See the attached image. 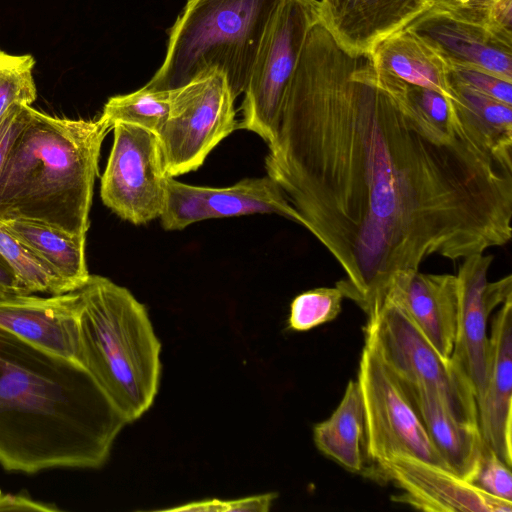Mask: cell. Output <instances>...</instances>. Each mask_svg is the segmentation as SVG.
Masks as SVG:
<instances>
[{"mask_svg":"<svg viewBox=\"0 0 512 512\" xmlns=\"http://www.w3.org/2000/svg\"><path fill=\"white\" fill-rule=\"evenodd\" d=\"M0 253L30 293L58 295L68 287L27 246L11 235L0 222Z\"/></svg>","mask_w":512,"mask_h":512,"instance_id":"cell-25","label":"cell"},{"mask_svg":"<svg viewBox=\"0 0 512 512\" xmlns=\"http://www.w3.org/2000/svg\"><path fill=\"white\" fill-rule=\"evenodd\" d=\"M364 342L398 380L434 389L460 422L478 426L472 386L452 358L442 356L394 302L385 298L367 316Z\"/></svg>","mask_w":512,"mask_h":512,"instance_id":"cell-6","label":"cell"},{"mask_svg":"<svg viewBox=\"0 0 512 512\" xmlns=\"http://www.w3.org/2000/svg\"><path fill=\"white\" fill-rule=\"evenodd\" d=\"M451 81L467 118L495 151L512 159V106Z\"/></svg>","mask_w":512,"mask_h":512,"instance_id":"cell-23","label":"cell"},{"mask_svg":"<svg viewBox=\"0 0 512 512\" xmlns=\"http://www.w3.org/2000/svg\"><path fill=\"white\" fill-rule=\"evenodd\" d=\"M405 29L427 43L451 65L470 66L512 82V45L485 27L429 8Z\"/></svg>","mask_w":512,"mask_h":512,"instance_id":"cell-18","label":"cell"},{"mask_svg":"<svg viewBox=\"0 0 512 512\" xmlns=\"http://www.w3.org/2000/svg\"><path fill=\"white\" fill-rule=\"evenodd\" d=\"M76 361L33 346L0 326V465L35 474L98 469L126 425Z\"/></svg>","mask_w":512,"mask_h":512,"instance_id":"cell-2","label":"cell"},{"mask_svg":"<svg viewBox=\"0 0 512 512\" xmlns=\"http://www.w3.org/2000/svg\"><path fill=\"white\" fill-rule=\"evenodd\" d=\"M235 99L225 75L218 71L170 90L168 116L157 134L169 177L197 170L237 129Z\"/></svg>","mask_w":512,"mask_h":512,"instance_id":"cell-8","label":"cell"},{"mask_svg":"<svg viewBox=\"0 0 512 512\" xmlns=\"http://www.w3.org/2000/svg\"><path fill=\"white\" fill-rule=\"evenodd\" d=\"M0 511L57 512L60 509L55 504L36 501L23 491L13 494L0 489Z\"/></svg>","mask_w":512,"mask_h":512,"instance_id":"cell-33","label":"cell"},{"mask_svg":"<svg viewBox=\"0 0 512 512\" xmlns=\"http://www.w3.org/2000/svg\"><path fill=\"white\" fill-rule=\"evenodd\" d=\"M81 297L77 362L127 424L152 406L160 385L161 343L145 306L110 279L90 275Z\"/></svg>","mask_w":512,"mask_h":512,"instance_id":"cell-4","label":"cell"},{"mask_svg":"<svg viewBox=\"0 0 512 512\" xmlns=\"http://www.w3.org/2000/svg\"><path fill=\"white\" fill-rule=\"evenodd\" d=\"M265 168L369 316L399 272L512 237V159L471 123L433 124L407 83L316 22L286 88Z\"/></svg>","mask_w":512,"mask_h":512,"instance_id":"cell-1","label":"cell"},{"mask_svg":"<svg viewBox=\"0 0 512 512\" xmlns=\"http://www.w3.org/2000/svg\"><path fill=\"white\" fill-rule=\"evenodd\" d=\"M320 20L318 0H281L259 45L237 129L273 142L283 97L310 28Z\"/></svg>","mask_w":512,"mask_h":512,"instance_id":"cell-7","label":"cell"},{"mask_svg":"<svg viewBox=\"0 0 512 512\" xmlns=\"http://www.w3.org/2000/svg\"><path fill=\"white\" fill-rule=\"evenodd\" d=\"M317 449L352 473L364 467V410L356 380H350L344 395L330 417L313 428Z\"/></svg>","mask_w":512,"mask_h":512,"instance_id":"cell-22","label":"cell"},{"mask_svg":"<svg viewBox=\"0 0 512 512\" xmlns=\"http://www.w3.org/2000/svg\"><path fill=\"white\" fill-rule=\"evenodd\" d=\"M34 66L32 55H15L0 49V120L13 105H31L36 100Z\"/></svg>","mask_w":512,"mask_h":512,"instance_id":"cell-26","label":"cell"},{"mask_svg":"<svg viewBox=\"0 0 512 512\" xmlns=\"http://www.w3.org/2000/svg\"><path fill=\"white\" fill-rule=\"evenodd\" d=\"M165 511H204V512H227V500L218 498L204 499L186 503L177 507L163 509Z\"/></svg>","mask_w":512,"mask_h":512,"instance_id":"cell-36","label":"cell"},{"mask_svg":"<svg viewBox=\"0 0 512 512\" xmlns=\"http://www.w3.org/2000/svg\"><path fill=\"white\" fill-rule=\"evenodd\" d=\"M451 78L484 95L512 106V82L482 69L451 65Z\"/></svg>","mask_w":512,"mask_h":512,"instance_id":"cell-29","label":"cell"},{"mask_svg":"<svg viewBox=\"0 0 512 512\" xmlns=\"http://www.w3.org/2000/svg\"><path fill=\"white\" fill-rule=\"evenodd\" d=\"M482 439L512 465V297L500 305L488 337L485 388L476 401Z\"/></svg>","mask_w":512,"mask_h":512,"instance_id":"cell-15","label":"cell"},{"mask_svg":"<svg viewBox=\"0 0 512 512\" xmlns=\"http://www.w3.org/2000/svg\"><path fill=\"white\" fill-rule=\"evenodd\" d=\"M385 298L407 314L442 356L451 357L459 306L456 275L402 271L393 278Z\"/></svg>","mask_w":512,"mask_h":512,"instance_id":"cell-17","label":"cell"},{"mask_svg":"<svg viewBox=\"0 0 512 512\" xmlns=\"http://www.w3.org/2000/svg\"><path fill=\"white\" fill-rule=\"evenodd\" d=\"M402 489L392 500L432 512H511L512 501L486 493L439 466L412 457L383 460L370 470Z\"/></svg>","mask_w":512,"mask_h":512,"instance_id":"cell-13","label":"cell"},{"mask_svg":"<svg viewBox=\"0 0 512 512\" xmlns=\"http://www.w3.org/2000/svg\"><path fill=\"white\" fill-rule=\"evenodd\" d=\"M485 28L512 45V0H497L490 6Z\"/></svg>","mask_w":512,"mask_h":512,"instance_id":"cell-32","label":"cell"},{"mask_svg":"<svg viewBox=\"0 0 512 512\" xmlns=\"http://www.w3.org/2000/svg\"><path fill=\"white\" fill-rule=\"evenodd\" d=\"M497 0H431V7L461 21L486 27L488 10Z\"/></svg>","mask_w":512,"mask_h":512,"instance_id":"cell-30","label":"cell"},{"mask_svg":"<svg viewBox=\"0 0 512 512\" xmlns=\"http://www.w3.org/2000/svg\"><path fill=\"white\" fill-rule=\"evenodd\" d=\"M373 63L411 85L434 90L457 101L451 66L420 36L404 29L379 42L369 53Z\"/></svg>","mask_w":512,"mask_h":512,"instance_id":"cell-20","label":"cell"},{"mask_svg":"<svg viewBox=\"0 0 512 512\" xmlns=\"http://www.w3.org/2000/svg\"><path fill=\"white\" fill-rule=\"evenodd\" d=\"M30 294L0 253V301Z\"/></svg>","mask_w":512,"mask_h":512,"instance_id":"cell-35","label":"cell"},{"mask_svg":"<svg viewBox=\"0 0 512 512\" xmlns=\"http://www.w3.org/2000/svg\"><path fill=\"white\" fill-rule=\"evenodd\" d=\"M101 177L103 203L133 224L160 217L165 201L166 174L158 135L140 126L118 122Z\"/></svg>","mask_w":512,"mask_h":512,"instance_id":"cell-10","label":"cell"},{"mask_svg":"<svg viewBox=\"0 0 512 512\" xmlns=\"http://www.w3.org/2000/svg\"><path fill=\"white\" fill-rule=\"evenodd\" d=\"M81 309L77 291L19 295L0 301V326L37 348L77 362Z\"/></svg>","mask_w":512,"mask_h":512,"instance_id":"cell-14","label":"cell"},{"mask_svg":"<svg viewBox=\"0 0 512 512\" xmlns=\"http://www.w3.org/2000/svg\"><path fill=\"white\" fill-rule=\"evenodd\" d=\"M493 256L471 255L456 274L459 306L452 360L469 380L476 401L485 388L488 365V317L494 309L512 297V276L488 281Z\"/></svg>","mask_w":512,"mask_h":512,"instance_id":"cell-11","label":"cell"},{"mask_svg":"<svg viewBox=\"0 0 512 512\" xmlns=\"http://www.w3.org/2000/svg\"><path fill=\"white\" fill-rule=\"evenodd\" d=\"M356 381L364 410L363 449L373 466L393 457H412L450 471L403 386L366 342Z\"/></svg>","mask_w":512,"mask_h":512,"instance_id":"cell-9","label":"cell"},{"mask_svg":"<svg viewBox=\"0 0 512 512\" xmlns=\"http://www.w3.org/2000/svg\"><path fill=\"white\" fill-rule=\"evenodd\" d=\"M5 229L27 246L68 287L80 289L88 280L86 235L26 220L0 221Z\"/></svg>","mask_w":512,"mask_h":512,"instance_id":"cell-21","label":"cell"},{"mask_svg":"<svg viewBox=\"0 0 512 512\" xmlns=\"http://www.w3.org/2000/svg\"><path fill=\"white\" fill-rule=\"evenodd\" d=\"M169 107L170 90L144 86L135 92L109 98L99 118L111 129L115 123L122 122L158 134L167 119Z\"/></svg>","mask_w":512,"mask_h":512,"instance_id":"cell-24","label":"cell"},{"mask_svg":"<svg viewBox=\"0 0 512 512\" xmlns=\"http://www.w3.org/2000/svg\"><path fill=\"white\" fill-rule=\"evenodd\" d=\"M473 484L490 495L512 501L511 467L506 465L484 440Z\"/></svg>","mask_w":512,"mask_h":512,"instance_id":"cell-28","label":"cell"},{"mask_svg":"<svg viewBox=\"0 0 512 512\" xmlns=\"http://www.w3.org/2000/svg\"><path fill=\"white\" fill-rule=\"evenodd\" d=\"M281 0H187L169 30L164 60L145 85L173 90L211 71L244 93L253 63Z\"/></svg>","mask_w":512,"mask_h":512,"instance_id":"cell-5","label":"cell"},{"mask_svg":"<svg viewBox=\"0 0 512 512\" xmlns=\"http://www.w3.org/2000/svg\"><path fill=\"white\" fill-rule=\"evenodd\" d=\"M399 382L448 469L458 477L473 483L483 444L478 426L457 420L434 389L421 384H409L400 380Z\"/></svg>","mask_w":512,"mask_h":512,"instance_id":"cell-19","label":"cell"},{"mask_svg":"<svg viewBox=\"0 0 512 512\" xmlns=\"http://www.w3.org/2000/svg\"><path fill=\"white\" fill-rule=\"evenodd\" d=\"M31 110V105L15 104L0 120V174L15 139L30 118Z\"/></svg>","mask_w":512,"mask_h":512,"instance_id":"cell-31","label":"cell"},{"mask_svg":"<svg viewBox=\"0 0 512 512\" xmlns=\"http://www.w3.org/2000/svg\"><path fill=\"white\" fill-rule=\"evenodd\" d=\"M274 213L295 221V213L269 177L242 179L228 187L194 186L167 177L160 215L166 230H182L202 220Z\"/></svg>","mask_w":512,"mask_h":512,"instance_id":"cell-12","label":"cell"},{"mask_svg":"<svg viewBox=\"0 0 512 512\" xmlns=\"http://www.w3.org/2000/svg\"><path fill=\"white\" fill-rule=\"evenodd\" d=\"M344 295L337 287H319L298 294L290 304L288 328L308 331L334 320L341 311Z\"/></svg>","mask_w":512,"mask_h":512,"instance_id":"cell-27","label":"cell"},{"mask_svg":"<svg viewBox=\"0 0 512 512\" xmlns=\"http://www.w3.org/2000/svg\"><path fill=\"white\" fill-rule=\"evenodd\" d=\"M277 494L273 492L227 500V512H267Z\"/></svg>","mask_w":512,"mask_h":512,"instance_id":"cell-34","label":"cell"},{"mask_svg":"<svg viewBox=\"0 0 512 512\" xmlns=\"http://www.w3.org/2000/svg\"><path fill=\"white\" fill-rule=\"evenodd\" d=\"M110 130L100 118H60L32 107L0 174V221H34L86 235L101 145Z\"/></svg>","mask_w":512,"mask_h":512,"instance_id":"cell-3","label":"cell"},{"mask_svg":"<svg viewBox=\"0 0 512 512\" xmlns=\"http://www.w3.org/2000/svg\"><path fill=\"white\" fill-rule=\"evenodd\" d=\"M319 18L350 54H369L431 7V0H318Z\"/></svg>","mask_w":512,"mask_h":512,"instance_id":"cell-16","label":"cell"}]
</instances>
